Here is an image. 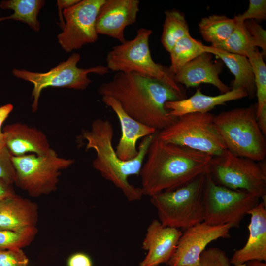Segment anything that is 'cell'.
Segmentation results:
<instances>
[{
  "label": "cell",
  "instance_id": "6da1fadb",
  "mask_svg": "<svg viewBox=\"0 0 266 266\" xmlns=\"http://www.w3.org/2000/svg\"><path fill=\"white\" fill-rule=\"evenodd\" d=\"M102 96L115 99L131 117L158 131L178 118L169 116L166 102L183 99L164 83L135 73L116 72L112 79L98 88Z\"/></svg>",
  "mask_w": 266,
  "mask_h": 266
},
{
  "label": "cell",
  "instance_id": "7a4b0ae2",
  "mask_svg": "<svg viewBox=\"0 0 266 266\" xmlns=\"http://www.w3.org/2000/svg\"><path fill=\"white\" fill-rule=\"evenodd\" d=\"M156 134L139 173L143 195L151 197L160 192L175 190L207 172L212 157L186 147L165 142Z\"/></svg>",
  "mask_w": 266,
  "mask_h": 266
},
{
  "label": "cell",
  "instance_id": "3957f363",
  "mask_svg": "<svg viewBox=\"0 0 266 266\" xmlns=\"http://www.w3.org/2000/svg\"><path fill=\"white\" fill-rule=\"evenodd\" d=\"M156 133L144 137L138 146L137 156L127 161L119 158L113 147L114 129L110 121L100 118L94 120L90 129L82 132L81 137L86 141V150L93 149L96 152L92 161L93 168L120 189L127 200L132 202L140 200L143 195L140 187L130 184L128 178L139 175Z\"/></svg>",
  "mask_w": 266,
  "mask_h": 266
},
{
  "label": "cell",
  "instance_id": "277c9868",
  "mask_svg": "<svg viewBox=\"0 0 266 266\" xmlns=\"http://www.w3.org/2000/svg\"><path fill=\"white\" fill-rule=\"evenodd\" d=\"M152 32L151 29L140 28L133 39L113 47L106 56V66L114 72L135 73L158 80L184 99V89L175 82L168 67L152 58L149 42Z\"/></svg>",
  "mask_w": 266,
  "mask_h": 266
},
{
  "label": "cell",
  "instance_id": "5b68a950",
  "mask_svg": "<svg viewBox=\"0 0 266 266\" xmlns=\"http://www.w3.org/2000/svg\"><path fill=\"white\" fill-rule=\"evenodd\" d=\"M254 105L236 108L214 115V122L227 149L255 161L266 156L265 136L260 130Z\"/></svg>",
  "mask_w": 266,
  "mask_h": 266
},
{
  "label": "cell",
  "instance_id": "8992f818",
  "mask_svg": "<svg viewBox=\"0 0 266 266\" xmlns=\"http://www.w3.org/2000/svg\"><path fill=\"white\" fill-rule=\"evenodd\" d=\"M205 173L180 188L150 197V202L163 225L185 230L203 221L202 194Z\"/></svg>",
  "mask_w": 266,
  "mask_h": 266
},
{
  "label": "cell",
  "instance_id": "52a82bcc",
  "mask_svg": "<svg viewBox=\"0 0 266 266\" xmlns=\"http://www.w3.org/2000/svg\"><path fill=\"white\" fill-rule=\"evenodd\" d=\"M209 112L192 113L178 117L167 128L157 131L160 140L207 154H222L227 149L224 140Z\"/></svg>",
  "mask_w": 266,
  "mask_h": 266
},
{
  "label": "cell",
  "instance_id": "ba28073f",
  "mask_svg": "<svg viewBox=\"0 0 266 266\" xmlns=\"http://www.w3.org/2000/svg\"><path fill=\"white\" fill-rule=\"evenodd\" d=\"M14 184L32 197L47 195L57 189L61 172L72 166V159L60 157L51 148L44 155L11 156Z\"/></svg>",
  "mask_w": 266,
  "mask_h": 266
},
{
  "label": "cell",
  "instance_id": "9c48e42d",
  "mask_svg": "<svg viewBox=\"0 0 266 266\" xmlns=\"http://www.w3.org/2000/svg\"><path fill=\"white\" fill-rule=\"evenodd\" d=\"M207 172L216 184L245 191L262 199L266 205L265 164L238 156L226 149L212 157Z\"/></svg>",
  "mask_w": 266,
  "mask_h": 266
},
{
  "label": "cell",
  "instance_id": "30bf717a",
  "mask_svg": "<svg viewBox=\"0 0 266 266\" xmlns=\"http://www.w3.org/2000/svg\"><path fill=\"white\" fill-rule=\"evenodd\" d=\"M259 199L245 191L216 184L207 172L202 194L203 221L238 228L245 216L259 203Z\"/></svg>",
  "mask_w": 266,
  "mask_h": 266
},
{
  "label": "cell",
  "instance_id": "8fae6325",
  "mask_svg": "<svg viewBox=\"0 0 266 266\" xmlns=\"http://www.w3.org/2000/svg\"><path fill=\"white\" fill-rule=\"evenodd\" d=\"M80 59L79 54L73 53L66 60L45 73L33 72L23 69H13L12 73L15 77L30 82L33 85L32 92L33 112L38 110L39 99L43 89L55 87L85 90L91 83L88 76L89 74L104 75L109 72L106 66L100 65L88 68H79L77 64Z\"/></svg>",
  "mask_w": 266,
  "mask_h": 266
},
{
  "label": "cell",
  "instance_id": "7c38bea8",
  "mask_svg": "<svg viewBox=\"0 0 266 266\" xmlns=\"http://www.w3.org/2000/svg\"><path fill=\"white\" fill-rule=\"evenodd\" d=\"M105 0H83L64 9L63 31L57 36L58 43L66 52L95 42L98 38L96 20Z\"/></svg>",
  "mask_w": 266,
  "mask_h": 266
},
{
  "label": "cell",
  "instance_id": "4fadbf2b",
  "mask_svg": "<svg viewBox=\"0 0 266 266\" xmlns=\"http://www.w3.org/2000/svg\"><path fill=\"white\" fill-rule=\"evenodd\" d=\"M231 228L229 225H212L203 221L185 229L166 264L169 266H196L206 246L218 239L229 238Z\"/></svg>",
  "mask_w": 266,
  "mask_h": 266
},
{
  "label": "cell",
  "instance_id": "5bb4252c",
  "mask_svg": "<svg viewBox=\"0 0 266 266\" xmlns=\"http://www.w3.org/2000/svg\"><path fill=\"white\" fill-rule=\"evenodd\" d=\"M139 3L138 0H105L96 20L97 34L109 36L123 43L126 40L125 28L136 21Z\"/></svg>",
  "mask_w": 266,
  "mask_h": 266
},
{
  "label": "cell",
  "instance_id": "9a60e30c",
  "mask_svg": "<svg viewBox=\"0 0 266 266\" xmlns=\"http://www.w3.org/2000/svg\"><path fill=\"white\" fill-rule=\"evenodd\" d=\"M182 232L178 229L165 226L153 219L147 228L142 248L147 251L139 266L167 264L174 254Z\"/></svg>",
  "mask_w": 266,
  "mask_h": 266
},
{
  "label": "cell",
  "instance_id": "2e32d148",
  "mask_svg": "<svg viewBox=\"0 0 266 266\" xmlns=\"http://www.w3.org/2000/svg\"><path fill=\"white\" fill-rule=\"evenodd\" d=\"M101 101L115 112L120 124L122 135L115 149L118 157L125 161L133 159L138 154L136 146L137 140L158 131L129 116L114 98L102 96Z\"/></svg>",
  "mask_w": 266,
  "mask_h": 266
},
{
  "label": "cell",
  "instance_id": "e0dca14e",
  "mask_svg": "<svg viewBox=\"0 0 266 266\" xmlns=\"http://www.w3.org/2000/svg\"><path fill=\"white\" fill-rule=\"evenodd\" d=\"M222 68V62H213L212 54L203 52L182 67L174 75V79L177 83L186 88L197 87L202 83L210 84L221 94H224L231 89L219 78Z\"/></svg>",
  "mask_w": 266,
  "mask_h": 266
},
{
  "label": "cell",
  "instance_id": "ac0fdd59",
  "mask_svg": "<svg viewBox=\"0 0 266 266\" xmlns=\"http://www.w3.org/2000/svg\"><path fill=\"white\" fill-rule=\"evenodd\" d=\"M249 234L245 245L236 250L230 259L233 266H244L248 261L266 262V205L262 202L251 209Z\"/></svg>",
  "mask_w": 266,
  "mask_h": 266
},
{
  "label": "cell",
  "instance_id": "d6986e66",
  "mask_svg": "<svg viewBox=\"0 0 266 266\" xmlns=\"http://www.w3.org/2000/svg\"><path fill=\"white\" fill-rule=\"evenodd\" d=\"M7 149L13 156L47 153L50 145L41 131L25 124L15 123L5 126L2 130Z\"/></svg>",
  "mask_w": 266,
  "mask_h": 266
},
{
  "label": "cell",
  "instance_id": "ffe728a7",
  "mask_svg": "<svg viewBox=\"0 0 266 266\" xmlns=\"http://www.w3.org/2000/svg\"><path fill=\"white\" fill-rule=\"evenodd\" d=\"M246 97L247 93L242 89H231L226 93L212 96L203 94L199 88L188 98L166 102L165 107L169 116L178 118L189 113L209 112L216 106Z\"/></svg>",
  "mask_w": 266,
  "mask_h": 266
},
{
  "label": "cell",
  "instance_id": "44dd1931",
  "mask_svg": "<svg viewBox=\"0 0 266 266\" xmlns=\"http://www.w3.org/2000/svg\"><path fill=\"white\" fill-rule=\"evenodd\" d=\"M37 205L15 193L0 201V230L36 227Z\"/></svg>",
  "mask_w": 266,
  "mask_h": 266
},
{
  "label": "cell",
  "instance_id": "7402d4cb",
  "mask_svg": "<svg viewBox=\"0 0 266 266\" xmlns=\"http://www.w3.org/2000/svg\"><path fill=\"white\" fill-rule=\"evenodd\" d=\"M204 52L214 54L226 65L234 79L231 82V89H242L248 97L256 95V87L252 66L247 57L228 52L211 46L203 45Z\"/></svg>",
  "mask_w": 266,
  "mask_h": 266
},
{
  "label": "cell",
  "instance_id": "603a6c76",
  "mask_svg": "<svg viewBox=\"0 0 266 266\" xmlns=\"http://www.w3.org/2000/svg\"><path fill=\"white\" fill-rule=\"evenodd\" d=\"M234 18L224 15L212 14L202 18L198 26L203 39L215 46L224 42L236 26Z\"/></svg>",
  "mask_w": 266,
  "mask_h": 266
},
{
  "label": "cell",
  "instance_id": "cb8c5ba5",
  "mask_svg": "<svg viewBox=\"0 0 266 266\" xmlns=\"http://www.w3.org/2000/svg\"><path fill=\"white\" fill-rule=\"evenodd\" d=\"M45 1L42 0H2L0 7L3 9H11L14 13L10 16L0 18V21L13 19L27 24L33 30L38 32L40 23L38 15Z\"/></svg>",
  "mask_w": 266,
  "mask_h": 266
},
{
  "label": "cell",
  "instance_id": "d4e9b609",
  "mask_svg": "<svg viewBox=\"0 0 266 266\" xmlns=\"http://www.w3.org/2000/svg\"><path fill=\"white\" fill-rule=\"evenodd\" d=\"M188 34L189 27L184 14L176 9L166 10L161 38L165 50L169 53L178 40Z\"/></svg>",
  "mask_w": 266,
  "mask_h": 266
},
{
  "label": "cell",
  "instance_id": "484cf974",
  "mask_svg": "<svg viewBox=\"0 0 266 266\" xmlns=\"http://www.w3.org/2000/svg\"><path fill=\"white\" fill-rule=\"evenodd\" d=\"M203 44L193 38L190 34L182 37L170 51V66L168 67L174 76L185 64L202 53Z\"/></svg>",
  "mask_w": 266,
  "mask_h": 266
},
{
  "label": "cell",
  "instance_id": "4316f807",
  "mask_svg": "<svg viewBox=\"0 0 266 266\" xmlns=\"http://www.w3.org/2000/svg\"><path fill=\"white\" fill-rule=\"evenodd\" d=\"M247 57L252 66L257 97L256 116L266 106V65L264 57L257 47L248 51Z\"/></svg>",
  "mask_w": 266,
  "mask_h": 266
},
{
  "label": "cell",
  "instance_id": "83f0119b",
  "mask_svg": "<svg viewBox=\"0 0 266 266\" xmlns=\"http://www.w3.org/2000/svg\"><path fill=\"white\" fill-rule=\"evenodd\" d=\"M211 46L246 57L247 52L256 48L246 29L244 22H237L235 29L224 42Z\"/></svg>",
  "mask_w": 266,
  "mask_h": 266
},
{
  "label": "cell",
  "instance_id": "f1b7e54d",
  "mask_svg": "<svg viewBox=\"0 0 266 266\" xmlns=\"http://www.w3.org/2000/svg\"><path fill=\"white\" fill-rule=\"evenodd\" d=\"M38 233L36 227L19 230H0V250L22 249L34 239Z\"/></svg>",
  "mask_w": 266,
  "mask_h": 266
},
{
  "label": "cell",
  "instance_id": "f546056e",
  "mask_svg": "<svg viewBox=\"0 0 266 266\" xmlns=\"http://www.w3.org/2000/svg\"><path fill=\"white\" fill-rule=\"evenodd\" d=\"M11 156L6 146L2 133L0 135V181L13 185L15 182V173Z\"/></svg>",
  "mask_w": 266,
  "mask_h": 266
},
{
  "label": "cell",
  "instance_id": "4dcf8cb0",
  "mask_svg": "<svg viewBox=\"0 0 266 266\" xmlns=\"http://www.w3.org/2000/svg\"><path fill=\"white\" fill-rule=\"evenodd\" d=\"M231 265L230 259L224 250L211 247L202 252L196 266H231Z\"/></svg>",
  "mask_w": 266,
  "mask_h": 266
},
{
  "label": "cell",
  "instance_id": "1f68e13d",
  "mask_svg": "<svg viewBox=\"0 0 266 266\" xmlns=\"http://www.w3.org/2000/svg\"><path fill=\"white\" fill-rule=\"evenodd\" d=\"M234 18L236 22H243L248 20H266V0H249L247 10Z\"/></svg>",
  "mask_w": 266,
  "mask_h": 266
},
{
  "label": "cell",
  "instance_id": "d6a6232c",
  "mask_svg": "<svg viewBox=\"0 0 266 266\" xmlns=\"http://www.w3.org/2000/svg\"><path fill=\"white\" fill-rule=\"evenodd\" d=\"M253 44L256 47L262 49V54L264 57L266 54V31L255 20H248L244 22Z\"/></svg>",
  "mask_w": 266,
  "mask_h": 266
},
{
  "label": "cell",
  "instance_id": "836d02e7",
  "mask_svg": "<svg viewBox=\"0 0 266 266\" xmlns=\"http://www.w3.org/2000/svg\"><path fill=\"white\" fill-rule=\"evenodd\" d=\"M29 260L22 249L0 250V266H28Z\"/></svg>",
  "mask_w": 266,
  "mask_h": 266
},
{
  "label": "cell",
  "instance_id": "e575fe53",
  "mask_svg": "<svg viewBox=\"0 0 266 266\" xmlns=\"http://www.w3.org/2000/svg\"><path fill=\"white\" fill-rule=\"evenodd\" d=\"M67 266H93V263L87 254L83 252H77L69 257Z\"/></svg>",
  "mask_w": 266,
  "mask_h": 266
},
{
  "label": "cell",
  "instance_id": "d590c367",
  "mask_svg": "<svg viewBox=\"0 0 266 266\" xmlns=\"http://www.w3.org/2000/svg\"><path fill=\"white\" fill-rule=\"evenodd\" d=\"M12 184L0 181V201L15 194Z\"/></svg>",
  "mask_w": 266,
  "mask_h": 266
},
{
  "label": "cell",
  "instance_id": "8d00e7d4",
  "mask_svg": "<svg viewBox=\"0 0 266 266\" xmlns=\"http://www.w3.org/2000/svg\"><path fill=\"white\" fill-rule=\"evenodd\" d=\"M80 0H58L57 3L59 10L60 19L61 22L60 25L62 29L65 25V22L63 18L61 17V10L62 9H66L76 4Z\"/></svg>",
  "mask_w": 266,
  "mask_h": 266
},
{
  "label": "cell",
  "instance_id": "74e56055",
  "mask_svg": "<svg viewBox=\"0 0 266 266\" xmlns=\"http://www.w3.org/2000/svg\"><path fill=\"white\" fill-rule=\"evenodd\" d=\"M13 109L11 104H7L0 107V135L2 133V126Z\"/></svg>",
  "mask_w": 266,
  "mask_h": 266
},
{
  "label": "cell",
  "instance_id": "f35d334b",
  "mask_svg": "<svg viewBox=\"0 0 266 266\" xmlns=\"http://www.w3.org/2000/svg\"><path fill=\"white\" fill-rule=\"evenodd\" d=\"M258 126L263 133L266 136V106H265L259 114L256 116Z\"/></svg>",
  "mask_w": 266,
  "mask_h": 266
},
{
  "label": "cell",
  "instance_id": "ab89813d",
  "mask_svg": "<svg viewBox=\"0 0 266 266\" xmlns=\"http://www.w3.org/2000/svg\"><path fill=\"white\" fill-rule=\"evenodd\" d=\"M244 266H266V262L258 260H252L247 262Z\"/></svg>",
  "mask_w": 266,
  "mask_h": 266
},
{
  "label": "cell",
  "instance_id": "60d3db41",
  "mask_svg": "<svg viewBox=\"0 0 266 266\" xmlns=\"http://www.w3.org/2000/svg\"></svg>",
  "mask_w": 266,
  "mask_h": 266
}]
</instances>
